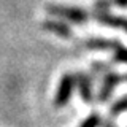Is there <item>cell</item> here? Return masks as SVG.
I'll return each instance as SVG.
<instances>
[{
    "mask_svg": "<svg viewBox=\"0 0 127 127\" xmlns=\"http://www.w3.org/2000/svg\"><path fill=\"white\" fill-rule=\"evenodd\" d=\"M75 73H64L61 81H59V86H57V91H56V97H54V105L57 108L61 106H65L68 103L71 94H73V89H75Z\"/></svg>",
    "mask_w": 127,
    "mask_h": 127,
    "instance_id": "7a4b0ae2",
    "label": "cell"
},
{
    "mask_svg": "<svg viewBox=\"0 0 127 127\" xmlns=\"http://www.w3.org/2000/svg\"><path fill=\"white\" fill-rule=\"evenodd\" d=\"M41 27L48 32H51V33H56L59 35V37L62 38H71V29L70 26H67L64 21H54V19H46V21H43Z\"/></svg>",
    "mask_w": 127,
    "mask_h": 127,
    "instance_id": "5b68a950",
    "label": "cell"
},
{
    "mask_svg": "<svg viewBox=\"0 0 127 127\" xmlns=\"http://www.w3.org/2000/svg\"><path fill=\"white\" fill-rule=\"evenodd\" d=\"M124 111H127V95L121 97L119 100H116L113 105H111V108H110V116H111V118H116V116H119V114H122Z\"/></svg>",
    "mask_w": 127,
    "mask_h": 127,
    "instance_id": "9c48e42d",
    "label": "cell"
},
{
    "mask_svg": "<svg viewBox=\"0 0 127 127\" xmlns=\"http://www.w3.org/2000/svg\"><path fill=\"white\" fill-rule=\"evenodd\" d=\"M75 81H76L78 92H79V95H81L83 102L84 103H92V98H94V92H92L94 79H92V76H91V73H86V71H76V73H75Z\"/></svg>",
    "mask_w": 127,
    "mask_h": 127,
    "instance_id": "277c9868",
    "label": "cell"
},
{
    "mask_svg": "<svg viewBox=\"0 0 127 127\" xmlns=\"http://www.w3.org/2000/svg\"><path fill=\"white\" fill-rule=\"evenodd\" d=\"M102 127H116V122H114V118L108 116L105 121L102 122Z\"/></svg>",
    "mask_w": 127,
    "mask_h": 127,
    "instance_id": "8fae6325",
    "label": "cell"
},
{
    "mask_svg": "<svg viewBox=\"0 0 127 127\" xmlns=\"http://www.w3.org/2000/svg\"><path fill=\"white\" fill-rule=\"evenodd\" d=\"M100 114L98 113H92V114H89L84 121L81 122V126L79 127H98L100 126Z\"/></svg>",
    "mask_w": 127,
    "mask_h": 127,
    "instance_id": "30bf717a",
    "label": "cell"
},
{
    "mask_svg": "<svg viewBox=\"0 0 127 127\" xmlns=\"http://www.w3.org/2000/svg\"><path fill=\"white\" fill-rule=\"evenodd\" d=\"M86 46L89 49H94V51H110L111 48V40L108 38H100V37H94L91 40L86 41Z\"/></svg>",
    "mask_w": 127,
    "mask_h": 127,
    "instance_id": "52a82bcc",
    "label": "cell"
},
{
    "mask_svg": "<svg viewBox=\"0 0 127 127\" xmlns=\"http://www.w3.org/2000/svg\"><path fill=\"white\" fill-rule=\"evenodd\" d=\"M108 71H111V65L106 62H98L95 61L92 62V65H91V76L92 79H97V78H103V75H106Z\"/></svg>",
    "mask_w": 127,
    "mask_h": 127,
    "instance_id": "ba28073f",
    "label": "cell"
},
{
    "mask_svg": "<svg viewBox=\"0 0 127 127\" xmlns=\"http://www.w3.org/2000/svg\"><path fill=\"white\" fill-rule=\"evenodd\" d=\"M48 13L62 18L65 21L75 22V24H84L89 19V13L78 6H68V5H48Z\"/></svg>",
    "mask_w": 127,
    "mask_h": 127,
    "instance_id": "6da1fadb",
    "label": "cell"
},
{
    "mask_svg": "<svg viewBox=\"0 0 127 127\" xmlns=\"http://www.w3.org/2000/svg\"><path fill=\"white\" fill-rule=\"evenodd\" d=\"M111 5L119 8H127V0H111Z\"/></svg>",
    "mask_w": 127,
    "mask_h": 127,
    "instance_id": "7c38bea8",
    "label": "cell"
},
{
    "mask_svg": "<svg viewBox=\"0 0 127 127\" xmlns=\"http://www.w3.org/2000/svg\"><path fill=\"white\" fill-rule=\"evenodd\" d=\"M110 51L113 53V59H114L116 62L127 64V48L122 45L121 41L111 40V48H110Z\"/></svg>",
    "mask_w": 127,
    "mask_h": 127,
    "instance_id": "8992f818",
    "label": "cell"
},
{
    "mask_svg": "<svg viewBox=\"0 0 127 127\" xmlns=\"http://www.w3.org/2000/svg\"><path fill=\"white\" fill-rule=\"evenodd\" d=\"M127 75H121L118 71H108L106 75H103L102 81H100V89H98V95H97V100L100 103L108 102V98L111 97L114 87H116L121 81H126Z\"/></svg>",
    "mask_w": 127,
    "mask_h": 127,
    "instance_id": "3957f363",
    "label": "cell"
}]
</instances>
